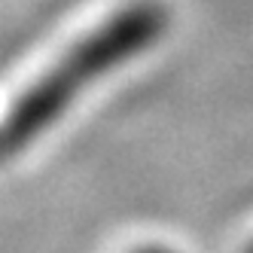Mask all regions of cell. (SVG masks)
<instances>
[{
    "label": "cell",
    "instance_id": "cell-1",
    "mask_svg": "<svg viewBox=\"0 0 253 253\" xmlns=\"http://www.w3.org/2000/svg\"><path fill=\"white\" fill-rule=\"evenodd\" d=\"M162 25L165 15L159 6L131 3L77 40L6 110L0 122V159L22 153L28 143L43 137L55 119L70 110L80 92L95 85L104 74L116 70L128 58L140 55L162 34Z\"/></svg>",
    "mask_w": 253,
    "mask_h": 253
},
{
    "label": "cell",
    "instance_id": "cell-2",
    "mask_svg": "<svg viewBox=\"0 0 253 253\" xmlns=\"http://www.w3.org/2000/svg\"><path fill=\"white\" fill-rule=\"evenodd\" d=\"M137 253H171V250H162V247H140Z\"/></svg>",
    "mask_w": 253,
    "mask_h": 253
},
{
    "label": "cell",
    "instance_id": "cell-3",
    "mask_svg": "<svg viewBox=\"0 0 253 253\" xmlns=\"http://www.w3.org/2000/svg\"><path fill=\"white\" fill-rule=\"evenodd\" d=\"M247 253H253V247H250V250H247Z\"/></svg>",
    "mask_w": 253,
    "mask_h": 253
}]
</instances>
